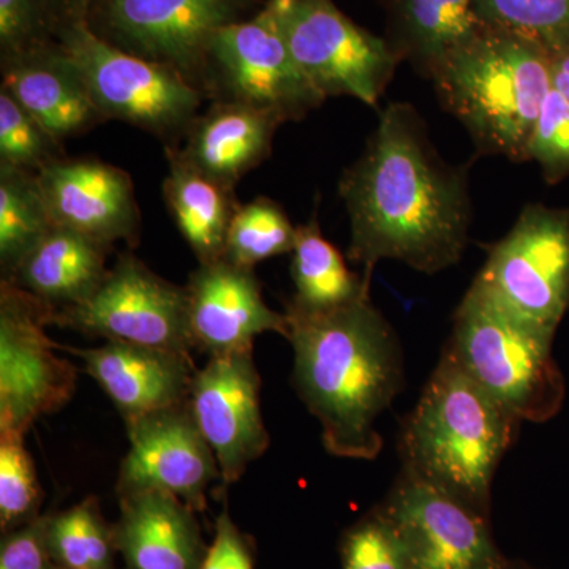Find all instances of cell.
I'll return each instance as SVG.
<instances>
[{
    "instance_id": "cell-15",
    "label": "cell",
    "mask_w": 569,
    "mask_h": 569,
    "mask_svg": "<svg viewBox=\"0 0 569 569\" xmlns=\"http://www.w3.org/2000/svg\"><path fill=\"white\" fill-rule=\"evenodd\" d=\"M130 449L119 471V497L159 490L204 511L219 462L198 429L189 402L126 422Z\"/></svg>"
},
{
    "instance_id": "cell-27",
    "label": "cell",
    "mask_w": 569,
    "mask_h": 569,
    "mask_svg": "<svg viewBox=\"0 0 569 569\" xmlns=\"http://www.w3.org/2000/svg\"><path fill=\"white\" fill-rule=\"evenodd\" d=\"M48 546L52 561L63 569H114V538L100 515L97 498H86L52 516Z\"/></svg>"
},
{
    "instance_id": "cell-33",
    "label": "cell",
    "mask_w": 569,
    "mask_h": 569,
    "mask_svg": "<svg viewBox=\"0 0 569 569\" xmlns=\"http://www.w3.org/2000/svg\"><path fill=\"white\" fill-rule=\"evenodd\" d=\"M527 162L538 163L550 183L569 176V102L553 88L535 123Z\"/></svg>"
},
{
    "instance_id": "cell-35",
    "label": "cell",
    "mask_w": 569,
    "mask_h": 569,
    "mask_svg": "<svg viewBox=\"0 0 569 569\" xmlns=\"http://www.w3.org/2000/svg\"><path fill=\"white\" fill-rule=\"evenodd\" d=\"M51 516H37L31 522L10 530L2 539L0 569H51L48 523Z\"/></svg>"
},
{
    "instance_id": "cell-17",
    "label": "cell",
    "mask_w": 569,
    "mask_h": 569,
    "mask_svg": "<svg viewBox=\"0 0 569 569\" xmlns=\"http://www.w3.org/2000/svg\"><path fill=\"white\" fill-rule=\"evenodd\" d=\"M194 347L211 356L253 351L254 337L274 332L288 339V320L266 305L252 268L231 261L203 263L186 284Z\"/></svg>"
},
{
    "instance_id": "cell-36",
    "label": "cell",
    "mask_w": 569,
    "mask_h": 569,
    "mask_svg": "<svg viewBox=\"0 0 569 569\" xmlns=\"http://www.w3.org/2000/svg\"><path fill=\"white\" fill-rule=\"evenodd\" d=\"M200 569H253V553L227 509L217 518L216 537Z\"/></svg>"
},
{
    "instance_id": "cell-21",
    "label": "cell",
    "mask_w": 569,
    "mask_h": 569,
    "mask_svg": "<svg viewBox=\"0 0 569 569\" xmlns=\"http://www.w3.org/2000/svg\"><path fill=\"white\" fill-rule=\"evenodd\" d=\"M280 126L271 116L244 104L212 102L197 116L181 146L171 149L201 173L236 189V183L271 156Z\"/></svg>"
},
{
    "instance_id": "cell-13",
    "label": "cell",
    "mask_w": 569,
    "mask_h": 569,
    "mask_svg": "<svg viewBox=\"0 0 569 569\" xmlns=\"http://www.w3.org/2000/svg\"><path fill=\"white\" fill-rule=\"evenodd\" d=\"M381 509L402 539L410 569H505L485 516L406 470Z\"/></svg>"
},
{
    "instance_id": "cell-12",
    "label": "cell",
    "mask_w": 569,
    "mask_h": 569,
    "mask_svg": "<svg viewBox=\"0 0 569 569\" xmlns=\"http://www.w3.org/2000/svg\"><path fill=\"white\" fill-rule=\"evenodd\" d=\"M52 325L108 342L190 355L194 347L186 287L168 282L133 253H121L91 298L56 310Z\"/></svg>"
},
{
    "instance_id": "cell-16",
    "label": "cell",
    "mask_w": 569,
    "mask_h": 569,
    "mask_svg": "<svg viewBox=\"0 0 569 569\" xmlns=\"http://www.w3.org/2000/svg\"><path fill=\"white\" fill-rule=\"evenodd\" d=\"M44 203L59 227L114 246L138 244L140 208L132 176L96 157H62L37 173Z\"/></svg>"
},
{
    "instance_id": "cell-26",
    "label": "cell",
    "mask_w": 569,
    "mask_h": 569,
    "mask_svg": "<svg viewBox=\"0 0 569 569\" xmlns=\"http://www.w3.org/2000/svg\"><path fill=\"white\" fill-rule=\"evenodd\" d=\"M54 227L37 174L0 164V269L10 279Z\"/></svg>"
},
{
    "instance_id": "cell-32",
    "label": "cell",
    "mask_w": 569,
    "mask_h": 569,
    "mask_svg": "<svg viewBox=\"0 0 569 569\" xmlns=\"http://www.w3.org/2000/svg\"><path fill=\"white\" fill-rule=\"evenodd\" d=\"M342 559L343 569H410L402 539L381 508L348 531Z\"/></svg>"
},
{
    "instance_id": "cell-20",
    "label": "cell",
    "mask_w": 569,
    "mask_h": 569,
    "mask_svg": "<svg viewBox=\"0 0 569 569\" xmlns=\"http://www.w3.org/2000/svg\"><path fill=\"white\" fill-rule=\"evenodd\" d=\"M119 498L112 538L127 569H200L208 549L189 505L159 490Z\"/></svg>"
},
{
    "instance_id": "cell-6",
    "label": "cell",
    "mask_w": 569,
    "mask_h": 569,
    "mask_svg": "<svg viewBox=\"0 0 569 569\" xmlns=\"http://www.w3.org/2000/svg\"><path fill=\"white\" fill-rule=\"evenodd\" d=\"M197 89L211 103L244 104L282 126L301 121L326 100L295 62L269 2L250 20L213 33Z\"/></svg>"
},
{
    "instance_id": "cell-29",
    "label": "cell",
    "mask_w": 569,
    "mask_h": 569,
    "mask_svg": "<svg viewBox=\"0 0 569 569\" xmlns=\"http://www.w3.org/2000/svg\"><path fill=\"white\" fill-rule=\"evenodd\" d=\"M482 20L553 52L569 44V0H478Z\"/></svg>"
},
{
    "instance_id": "cell-18",
    "label": "cell",
    "mask_w": 569,
    "mask_h": 569,
    "mask_svg": "<svg viewBox=\"0 0 569 569\" xmlns=\"http://www.w3.org/2000/svg\"><path fill=\"white\" fill-rule=\"evenodd\" d=\"M66 350L84 362L126 422L189 402L197 372L190 355L126 342Z\"/></svg>"
},
{
    "instance_id": "cell-10",
    "label": "cell",
    "mask_w": 569,
    "mask_h": 569,
    "mask_svg": "<svg viewBox=\"0 0 569 569\" xmlns=\"http://www.w3.org/2000/svg\"><path fill=\"white\" fill-rule=\"evenodd\" d=\"M473 284L512 316L556 335L569 309V211L526 206Z\"/></svg>"
},
{
    "instance_id": "cell-24",
    "label": "cell",
    "mask_w": 569,
    "mask_h": 569,
    "mask_svg": "<svg viewBox=\"0 0 569 569\" xmlns=\"http://www.w3.org/2000/svg\"><path fill=\"white\" fill-rule=\"evenodd\" d=\"M164 153L168 176L162 192L176 227L193 250L198 263L220 260L231 219L241 204L234 189L201 173L174 149H164Z\"/></svg>"
},
{
    "instance_id": "cell-9",
    "label": "cell",
    "mask_w": 569,
    "mask_h": 569,
    "mask_svg": "<svg viewBox=\"0 0 569 569\" xmlns=\"http://www.w3.org/2000/svg\"><path fill=\"white\" fill-rule=\"evenodd\" d=\"M288 50L325 99L376 107L399 66L383 37L359 28L332 0H268Z\"/></svg>"
},
{
    "instance_id": "cell-39",
    "label": "cell",
    "mask_w": 569,
    "mask_h": 569,
    "mask_svg": "<svg viewBox=\"0 0 569 569\" xmlns=\"http://www.w3.org/2000/svg\"><path fill=\"white\" fill-rule=\"evenodd\" d=\"M51 569H63V568L58 567V565L54 563V567H52Z\"/></svg>"
},
{
    "instance_id": "cell-5",
    "label": "cell",
    "mask_w": 569,
    "mask_h": 569,
    "mask_svg": "<svg viewBox=\"0 0 569 569\" xmlns=\"http://www.w3.org/2000/svg\"><path fill=\"white\" fill-rule=\"evenodd\" d=\"M553 336L471 284L452 318L447 350L518 421L545 422L559 413L567 391Z\"/></svg>"
},
{
    "instance_id": "cell-34",
    "label": "cell",
    "mask_w": 569,
    "mask_h": 569,
    "mask_svg": "<svg viewBox=\"0 0 569 569\" xmlns=\"http://www.w3.org/2000/svg\"><path fill=\"white\" fill-rule=\"evenodd\" d=\"M54 40L41 0H0V62Z\"/></svg>"
},
{
    "instance_id": "cell-11",
    "label": "cell",
    "mask_w": 569,
    "mask_h": 569,
    "mask_svg": "<svg viewBox=\"0 0 569 569\" xmlns=\"http://www.w3.org/2000/svg\"><path fill=\"white\" fill-rule=\"evenodd\" d=\"M54 312L24 288L0 280V436L24 437L73 397L77 370L47 335Z\"/></svg>"
},
{
    "instance_id": "cell-19",
    "label": "cell",
    "mask_w": 569,
    "mask_h": 569,
    "mask_svg": "<svg viewBox=\"0 0 569 569\" xmlns=\"http://www.w3.org/2000/svg\"><path fill=\"white\" fill-rule=\"evenodd\" d=\"M0 89L59 141L73 140L107 122L80 67L58 40L0 62Z\"/></svg>"
},
{
    "instance_id": "cell-23",
    "label": "cell",
    "mask_w": 569,
    "mask_h": 569,
    "mask_svg": "<svg viewBox=\"0 0 569 569\" xmlns=\"http://www.w3.org/2000/svg\"><path fill=\"white\" fill-rule=\"evenodd\" d=\"M112 247L70 228L54 224L33 247L9 282L17 283L56 310L91 298L110 268Z\"/></svg>"
},
{
    "instance_id": "cell-4",
    "label": "cell",
    "mask_w": 569,
    "mask_h": 569,
    "mask_svg": "<svg viewBox=\"0 0 569 569\" xmlns=\"http://www.w3.org/2000/svg\"><path fill=\"white\" fill-rule=\"evenodd\" d=\"M430 81L479 152L527 162L535 123L552 89L549 51L486 28L452 52Z\"/></svg>"
},
{
    "instance_id": "cell-1",
    "label": "cell",
    "mask_w": 569,
    "mask_h": 569,
    "mask_svg": "<svg viewBox=\"0 0 569 569\" xmlns=\"http://www.w3.org/2000/svg\"><path fill=\"white\" fill-rule=\"evenodd\" d=\"M350 219L348 258L365 266L402 261L437 274L459 263L468 242L471 200L466 167L449 164L408 103L381 112L365 152L339 183Z\"/></svg>"
},
{
    "instance_id": "cell-22",
    "label": "cell",
    "mask_w": 569,
    "mask_h": 569,
    "mask_svg": "<svg viewBox=\"0 0 569 569\" xmlns=\"http://www.w3.org/2000/svg\"><path fill=\"white\" fill-rule=\"evenodd\" d=\"M385 41L397 59L430 80L452 52L489 28L478 0H383Z\"/></svg>"
},
{
    "instance_id": "cell-25",
    "label": "cell",
    "mask_w": 569,
    "mask_h": 569,
    "mask_svg": "<svg viewBox=\"0 0 569 569\" xmlns=\"http://www.w3.org/2000/svg\"><path fill=\"white\" fill-rule=\"evenodd\" d=\"M291 277L296 288L291 305L310 312L337 309L370 293L365 277L351 272L339 249L321 233L317 211L309 222L296 227Z\"/></svg>"
},
{
    "instance_id": "cell-37",
    "label": "cell",
    "mask_w": 569,
    "mask_h": 569,
    "mask_svg": "<svg viewBox=\"0 0 569 569\" xmlns=\"http://www.w3.org/2000/svg\"><path fill=\"white\" fill-rule=\"evenodd\" d=\"M93 2L96 0H41V6L56 37L62 29L88 22Z\"/></svg>"
},
{
    "instance_id": "cell-8",
    "label": "cell",
    "mask_w": 569,
    "mask_h": 569,
    "mask_svg": "<svg viewBox=\"0 0 569 569\" xmlns=\"http://www.w3.org/2000/svg\"><path fill=\"white\" fill-rule=\"evenodd\" d=\"M268 0H96L88 28L118 50L160 63L197 89L213 33L250 20ZM198 91V89H197Z\"/></svg>"
},
{
    "instance_id": "cell-7",
    "label": "cell",
    "mask_w": 569,
    "mask_h": 569,
    "mask_svg": "<svg viewBox=\"0 0 569 569\" xmlns=\"http://www.w3.org/2000/svg\"><path fill=\"white\" fill-rule=\"evenodd\" d=\"M56 40L80 67L107 121L137 127L164 149L181 146L204 99L178 71L111 47L86 22L62 29Z\"/></svg>"
},
{
    "instance_id": "cell-3",
    "label": "cell",
    "mask_w": 569,
    "mask_h": 569,
    "mask_svg": "<svg viewBox=\"0 0 569 569\" xmlns=\"http://www.w3.org/2000/svg\"><path fill=\"white\" fill-rule=\"evenodd\" d=\"M519 425L445 348L403 425V470L485 516L493 475Z\"/></svg>"
},
{
    "instance_id": "cell-28",
    "label": "cell",
    "mask_w": 569,
    "mask_h": 569,
    "mask_svg": "<svg viewBox=\"0 0 569 569\" xmlns=\"http://www.w3.org/2000/svg\"><path fill=\"white\" fill-rule=\"evenodd\" d=\"M296 227L271 198L239 204L224 242V260L252 268L268 258L293 252Z\"/></svg>"
},
{
    "instance_id": "cell-30",
    "label": "cell",
    "mask_w": 569,
    "mask_h": 569,
    "mask_svg": "<svg viewBox=\"0 0 569 569\" xmlns=\"http://www.w3.org/2000/svg\"><path fill=\"white\" fill-rule=\"evenodd\" d=\"M62 157L63 142L0 89V164L37 174Z\"/></svg>"
},
{
    "instance_id": "cell-31",
    "label": "cell",
    "mask_w": 569,
    "mask_h": 569,
    "mask_svg": "<svg viewBox=\"0 0 569 569\" xmlns=\"http://www.w3.org/2000/svg\"><path fill=\"white\" fill-rule=\"evenodd\" d=\"M43 492L24 437L0 436V527L18 529L37 518Z\"/></svg>"
},
{
    "instance_id": "cell-2",
    "label": "cell",
    "mask_w": 569,
    "mask_h": 569,
    "mask_svg": "<svg viewBox=\"0 0 569 569\" xmlns=\"http://www.w3.org/2000/svg\"><path fill=\"white\" fill-rule=\"evenodd\" d=\"M295 350L296 391L336 458L373 460L383 448L377 421L403 385L402 350L370 293L337 309L284 306Z\"/></svg>"
},
{
    "instance_id": "cell-14",
    "label": "cell",
    "mask_w": 569,
    "mask_h": 569,
    "mask_svg": "<svg viewBox=\"0 0 569 569\" xmlns=\"http://www.w3.org/2000/svg\"><path fill=\"white\" fill-rule=\"evenodd\" d=\"M253 351L217 355L194 372L189 407L220 468L234 485L271 443L261 413V378Z\"/></svg>"
},
{
    "instance_id": "cell-38",
    "label": "cell",
    "mask_w": 569,
    "mask_h": 569,
    "mask_svg": "<svg viewBox=\"0 0 569 569\" xmlns=\"http://www.w3.org/2000/svg\"><path fill=\"white\" fill-rule=\"evenodd\" d=\"M550 77L552 88L569 102V44L550 52Z\"/></svg>"
}]
</instances>
